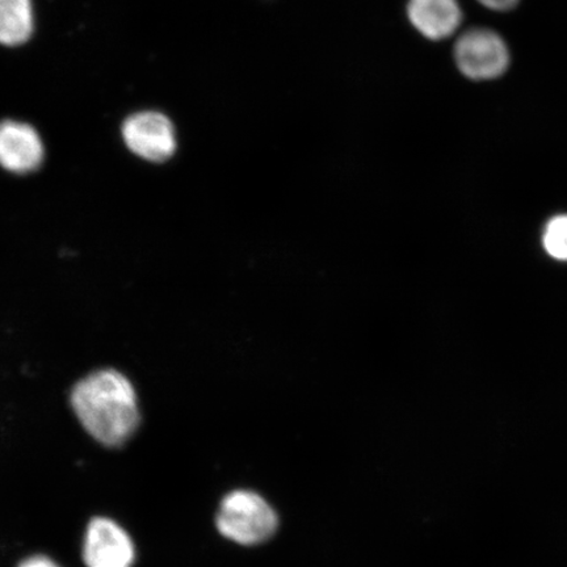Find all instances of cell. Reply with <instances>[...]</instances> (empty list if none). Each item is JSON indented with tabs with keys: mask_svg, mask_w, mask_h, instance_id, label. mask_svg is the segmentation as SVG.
<instances>
[{
	"mask_svg": "<svg viewBox=\"0 0 567 567\" xmlns=\"http://www.w3.org/2000/svg\"><path fill=\"white\" fill-rule=\"evenodd\" d=\"M83 561L87 567H132L136 548L118 523L110 517H94L84 536Z\"/></svg>",
	"mask_w": 567,
	"mask_h": 567,
	"instance_id": "cell-5",
	"label": "cell"
},
{
	"mask_svg": "<svg viewBox=\"0 0 567 567\" xmlns=\"http://www.w3.org/2000/svg\"><path fill=\"white\" fill-rule=\"evenodd\" d=\"M33 32L31 0H0V44L17 47Z\"/></svg>",
	"mask_w": 567,
	"mask_h": 567,
	"instance_id": "cell-8",
	"label": "cell"
},
{
	"mask_svg": "<svg viewBox=\"0 0 567 567\" xmlns=\"http://www.w3.org/2000/svg\"><path fill=\"white\" fill-rule=\"evenodd\" d=\"M122 132L126 147L147 162H166L176 152L175 127L162 113H136L126 118Z\"/></svg>",
	"mask_w": 567,
	"mask_h": 567,
	"instance_id": "cell-4",
	"label": "cell"
},
{
	"mask_svg": "<svg viewBox=\"0 0 567 567\" xmlns=\"http://www.w3.org/2000/svg\"><path fill=\"white\" fill-rule=\"evenodd\" d=\"M216 526L228 540L252 547L268 540L279 527L278 515L257 493L231 492L225 496L216 517Z\"/></svg>",
	"mask_w": 567,
	"mask_h": 567,
	"instance_id": "cell-2",
	"label": "cell"
},
{
	"mask_svg": "<svg viewBox=\"0 0 567 567\" xmlns=\"http://www.w3.org/2000/svg\"><path fill=\"white\" fill-rule=\"evenodd\" d=\"M460 73L472 81H493L506 73L512 55L499 33L487 28L464 32L453 49Z\"/></svg>",
	"mask_w": 567,
	"mask_h": 567,
	"instance_id": "cell-3",
	"label": "cell"
},
{
	"mask_svg": "<svg viewBox=\"0 0 567 567\" xmlns=\"http://www.w3.org/2000/svg\"><path fill=\"white\" fill-rule=\"evenodd\" d=\"M408 17L425 39L439 41L458 30L463 10L457 0H409Z\"/></svg>",
	"mask_w": 567,
	"mask_h": 567,
	"instance_id": "cell-7",
	"label": "cell"
},
{
	"mask_svg": "<svg viewBox=\"0 0 567 567\" xmlns=\"http://www.w3.org/2000/svg\"><path fill=\"white\" fill-rule=\"evenodd\" d=\"M543 246L550 258L567 261V215L549 219L543 233Z\"/></svg>",
	"mask_w": 567,
	"mask_h": 567,
	"instance_id": "cell-9",
	"label": "cell"
},
{
	"mask_svg": "<svg viewBox=\"0 0 567 567\" xmlns=\"http://www.w3.org/2000/svg\"><path fill=\"white\" fill-rule=\"evenodd\" d=\"M78 421L96 442L117 449L136 434L141 415L136 389L116 370L92 372L70 395Z\"/></svg>",
	"mask_w": 567,
	"mask_h": 567,
	"instance_id": "cell-1",
	"label": "cell"
},
{
	"mask_svg": "<svg viewBox=\"0 0 567 567\" xmlns=\"http://www.w3.org/2000/svg\"><path fill=\"white\" fill-rule=\"evenodd\" d=\"M19 567H61L51 557L48 556H32L24 559Z\"/></svg>",
	"mask_w": 567,
	"mask_h": 567,
	"instance_id": "cell-11",
	"label": "cell"
},
{
	"mask_svg": "<svg viewBox=\"0 0 567 567\" xmlns=\"http://www.w3.org/2000/svg\"><path fill=\"white\" fill-rule=\"evenodd\" d=\"M45 157L44 144L33 126L6 120L0 123V167L16 175L35 172Z\"/></svg>",
	"mask_w": 567,
	"mask_h": 567,
	"instance_id": "cell-6",
	"label": "cell"
},
{
	"mask_svg": "<svg viewBox=\"0 0 567 567\" xmlns=\"http://www.w3.org/2000/svg\"><path fill=\"white\" fill-rule=\"evenodd\" d=\"M486 9L498 12L512 11L520 0H478Z\"/></svg>",
	"mask_w": 567,
	"mask_h": 567,
	"instance_id": "cell-10",
	"label": "cell"
}]
</instances>
